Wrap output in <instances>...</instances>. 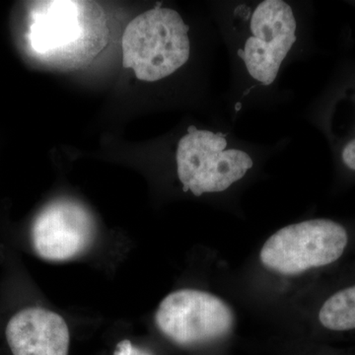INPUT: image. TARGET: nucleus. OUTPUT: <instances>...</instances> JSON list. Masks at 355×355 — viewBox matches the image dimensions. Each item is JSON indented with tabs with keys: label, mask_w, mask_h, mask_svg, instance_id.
I'll return each instance as SVG.
<instances>
[{
	"label": "nucleus",
	"mask_w": 355,
	"mask_h": 355,
	"mask_svg": "<svg viewBox=\"0 0 355 355\" xmlns=\"http://www.w3.org/2000/svg\"><path fill=\"white\" fill-rule=\"evenodd\" d=\"M106 14L94 1L36 2L31 11L29 42L44 64L60 71L86 67L108 44Z\"/></svg>",
	"instance_id": "f257e3e1"
},
{
	"label": "nucleus",
	"mask_w": 355,
	"mask_h": 355,
	"mask_svg": "<svg viewBox=\"0 0 355 355\" xmlns=\"http://www.w3.org/2000/svg\"><path fill=\"white\" fill-rule=\"evenodd\" d=\"M352 235L340 222L314 218L289 224L266 239L260 261L268 272L293 277L340 263L349 252Z\"/></svg>",
	"instance_id": "f03ea898"
},
{
	"label": "nucleus",
	"mask_w": 355,
	"mask_h": 355,
	"mask_svg": "<svg viewBox=\"0 0 355 355\" xmlns=\"http://www.w3.org/2000/svg\"><path fill=\"white\" fill-rule=\"evenodd\" d=\"M250 28L243 60L254 80L270 85L297 40L293 10L282 0H266L254 9Z\"/></svg>",
	"instance_id": "423d86ee"
},
{
	"label": "nucleus",
	"mask_w": 355,
	"mask_h": 355,
	"mask_svg": "<svg viewBox=\"0 0 355 355\" xmlns=\"http://www.w3.org/2000/svg\"><path fill=\"white\" fill-rule=\"evenodd\" d=\"M190 28L180 14L160 6L130 21L123 37V62L140 80H160L190 58Z\"/></svg>",
	"instance_id": "7ed1b4c3"
},
{
	"label": "nucleus",
	"mask_w": 355,
	"mask_h": 355,
	"mask_svg": "<svg viewBox=\"0 0 355 355\" xmlns=\"http://www.w3.org/2000/svg\"><path fill=\"white\" fill-rule=\"evenodd\" d=\"M236 318L225 300L200 289L184 288L168 294L155 313V324L172 343L198 347L227 338Z\"/></svg>",
	"instance_id": "39448f33"
},
{
	"label": "nucleus",
	"mask_w": 355,
	"mask_h": 355,
	"mask_svg": "<svg viewBox=\"0 0 355 355\" xmlns=\"http://www.w3.org/2000/svg\"><path fill=\"white\" fill-rule=\"evenodd\" d=\"M226 135L189 128L177 149L178 176L184 191L197 197L221 193L244 178L253 167L249 154L229 149Z\"/></svg>",
	"instance_id": "20e7f679"
},
{
	"label": "nucleus",
	"mask_w": 355,
	"mask_h": 355,
	"mask_svg": "<svg viewBox=\"0 0 355 355\" xmlns=\"http://www.w3.org/2000/svg\"><path fill=\"white\" fill-rule=\"evenodd\" d=\"M6 336L12 355H69V326L46 308L33 306L16 312L6 324Z\"/></svg>",
	"instance_id": "6e6552de"
},
{
	"label": "nucleus",
	"mask_w": 355,
	"mask_h": 355,
	"mask_svg": "<svg viewBox=\"0 0 355 355\" xmlns=\"http://www.w3.org/2000/svg\"><path fill=\"white\" fill-rule=\"evenodd\" d=\"M327 355H355V352H352V354H340V352H329Z\"/></svg>",
	"instance_id": "f8f14e48"
},
{
	"label": "nucleus",
	"mask_w": 355,
	"mask_h": 355,
	"mask_svg": "<svg viewBox=\"0 0 355 355\" xmlns=\"http://www.w3.org/2000/svg\"><path fill=\"white\" fill-rule=\"evenodd\" d=\"M338 116H343L340 128V157L345 168L355 173V90Z\"/></svg>",
	"instance_id": "9d476101"
},
{
	"label": "nucleus",
	"mask_w": 355,
	"mask_h": 355,
	"mask_svg": "<svg viewBox=\"0 0 355 355\" xmlns=\"http://www.w3.org/2000/svg\"><path fill=\"white\" fill-rule=\"evenodd\" d=\"M94 234V220L85 207L71 200H57L35 220L32 243L44 260L64 261L85 252Z\"/></svg>",
	"instance_id": "0eeeda50"
},
{
	"label": "nucleus",
	"mask_w": 355,
	"mask_h": 355,
	"mask_svg": "<svg viewBox=\"0 0 355 355\" xmlns=\"http://www.w3.org/2000/svg\"><path fill=\"white\" fill-rule=\"evenodd\" d=\"M114 355H151L149 352L146 350L139 349V347H135L130 340H121V343L116 345V352Z\"/></svg>",
	"instance_id": "9b49d317"
},
{
	"label": "nucleus",
	"mask_w": 355,
	"mask_h": 355,
	"mask_svg": "<svg viewBox=\"0 0 355 355\" xmlns=\"http://www.w3.org/2000/svg\"><path fill=\"white\" fill-rule=\"evenodd\" d=\"M315 320L329 335L355 334V280L327 294L318 305Z\"/></svg>",
	"instance_id": "1a4fd4ad"
}]
</instances>
